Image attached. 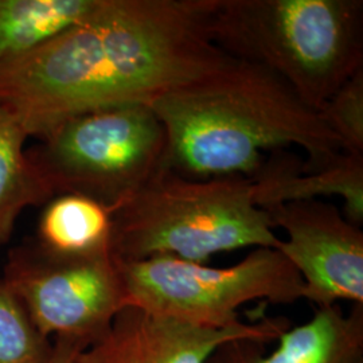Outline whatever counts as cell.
I'll list each match as a JSON object with an SVG mask.
<instances>
[{
	"mask_svg": "<svg viewBox=\"0 0 363 363\" xmlns=\"http://www.w3.org/2000/svg\"><path fill=\"white\" fill-rule=\"evenodd\" d=\"M277 340L267 355L265 343L234 339L206 363H363V304H354L349 313L337 304L316 308L307 323L288 328Z\"/></svg>",
	"mask_w": 363,
	"mask_h": 363,
	"instance_id": "30bf717a",
	"label": "cell"
},
{
	"mask_svg": "<svg viewBox=\"0 0 363 363\" xmlns=\"http://www.w3.org/2000/svg\"><path fill=\"white\" fill-rule=\"evenodd\" d=\"M268 213L249 178L191 179L164 167L113 213L111 255L116 261L152 257L206 264L242 247H277Z\"/></svg>",
	"mask_w": 363,
	"mask_h": 363,
	"instance_id": "277c9868",
	"label": "cell"
},
{
	"mask_svg": "<svg viewBox=\"0 0 363 363\" xmlns=\"http://www.w3.org/2000/svg\"><path fill=\"white\" fill-rule=\"evenodd\" d=\"M100 0H0V65L82 22Z\"/></svg>",
	"mask_w": 363,
	"mask_h": 363,
	"instance_id": "4fadbf2b",
	"label": "cell"
},
{
	"mask_svg": "<svg viewBox=\"0 0 363 363\" xmlns=\"http://www.w3.org/2000/svg\"><path fill=\"white\" fill-rule=\"evenodd\" d=\"M319 113L343 152L363 155V69L327 100Z\"/></svg>",
	"mask_w": 363,
	"mask_h": 363,
	"instance_id": "2e32d148",
	"label": "cell"
},
{
	"mask_svg": "<svg viewBox=\"0 0 363 363\" xmlns=\"http://www.w3.org/2000/svg\"><path fill=\"white\" fill-rule=\"evenodd\" d=\"M112 229L111 208L84 195H55L40 214L37 247L64 259L111 253Z\"/></svg>",
	"mask_w": 363,
	"mask_h": 363,
	"instance_id": "7c38bea8",
	"label": "cell"
},
{
	"mask_svg": "<svg viewBox=\"0 0 363 363\" xmlns=\"http://www.w3.org/2000/svg\"><path fill=\"white\" fill-rule=\"evenodd\" d=\"M288 328L286 318L267 316L213 328L125 306L104 334L79 352L76 363H206L226 342L256 339L267 345Z\"/></svg>",
	"mask_w": 363,
	"mask_h": 363,
	"instance_id": "9c48e42d",
	"label": "cell"
},
{
	"mask_svg": "<svg viewBox=\"0 0 363 363\" xmlns=\"http://www.w3.org/2000/svg\"><path fill=\"white\" fill-rule=\"evenodd\" d=\"M217 0H100L82 22L0 65V104L28 138L104 108L150 105L232 64L208 37Z\"/></svg>",
	"mask_w": 363,
	"mask_h": 363,
	"instance_id": "6da1fadb",
	"label": "cell"
},
{
	"mask_svg": "<svg viewBox=\"0 0 363 363\" xmlns=\"http://www.w3.org/2000/svg\"><path fill=\"white\" fill-rule=\"evenodd\" d=\"M52 352L25 308L7 286L0 281V363H46Z\"/></svg>",
	"mask_w": 363,
	"mask_h": 363,
	"instance_id": "9a60e30c",
	"label": "cell"
},
{
	"mask_svg": "<svg viewBox=\"0 0 363 363\" xmlns=\"http://www.w3.org/2000/svg\"><path fill=\"white\" fill-rule=\"evenodd\" d=\"M27 151L52 196H88L113 213L166 167L167 135L145 104L67 118Z\"/></svg>",
	"mask_w": 363,
	"mask_h": 363,
	"instance_id": "5b68a950",
	"label": "cell"
},
{
	"mask_svg": "<svg viewBox=\"0 0 363 363\" xmlns=\"http://www.w3.org/2000/svg\"><path fill=\"white\" fill-rule=\"evenodd\" d=\"M116 262L125 306L213 328L240 323L237 310L253 300L292 304L303 298L300 274L276 247H256L228 268L167 256Z\"/></svg>",
	"mask_w": 363,
	"mask_h": 363,
	"instance_id": "8992f818",
	"label": "cell"
},
{
	"mask_svg": "<svg viewBox=\"0 0 363 363\" xmlns=\"http://www.w3.org/2000/svg\"><path fill=\"white\" fill-rule=\"evenodd\" d=\"M89 345L73 339H57L52 346V352L46 363H76L78 355Z\"/></svg>",
	"mask_w": 363,
	"mask_h": 363,
	"instance_id": "e0dca14e",
	"label": "cell"
},
{
	"mask_svg": "<svg viewBox=\"0 0 363 363\" xmlns=\"http://www.w3.org/2000/svg\"><path fill=\"white\" fill-rule=\"evenodd\" d=\"M3 283L42 337L81 340L101 337L125 307V292L111 253L64 259L38 247L13 250Z\"/></svg>",
	"mask_w": 363,
	"mask_h": 363,
	"instance_id": "52a82bcc",
	"label": "cell"
},
{
	"mask_svg": "<svg viewBox=\"0 0 363 363\" xmlns=\"http://www.w3.org/2000/svg\"><path fill=\"white\" fill-rule=\"evenodd\" d=\"M286 240L279 247L303 280V298L316 308L340 300L363 304V233L340 210L320 199L265 210Z\"/></svg>",
	"mask_w": 363,
	"mask_h": 363,
	"instance_id": "ba28073f",
	"label": "cell"
},
{
	"mask_svg": "<svg viewBox=\"0 0 363 363\" xmlns=\"http://www.w3.org/2000/svg\"><path fill=\"white\" fill-rule=\"evenodd\" d=\"M150 108L167 135L166 167L191 179H250L267 151L291 145L306 152V169L343 152L319 112L271 72L238 60L159 96Z\"/></svg>",
	"mask_w": 363,
	"mask_h": 363,
	"instance_id": "7a4b0ae2",
	"label": "cell"
},
{
	"mask_svg": "<svg viewBox=\"0 0 363 363\" xmlns=\"http://www.w3.org/2000/svg\"><path fill=\"white\" fill-rule=\"evenodd\" d=\"M208 31L222 52L271 72L316 112L363 69L362 0H217Z\"/></svg>",
	"mask_w": 363,
	"mask_h": 363,
	"instance_id": "3957f363",
	"label": "cell"
},
{
	"mask_svg": "<svg viewBox=\"0 0 363 363\" xmlns=\"http://www.w3.org/2000/svg\"><path fill=\"white\" fill-rule=\"evenodd\" d=\"M27 138L19 120L0 104V245L9 242L25 208L45 205L52 198L25 151Z\"/></svg>",
	"mask_w": 363,
	"mask_h": 363,
	"instance_id": "5bb4252c",
	"label": "cell"
},
{
	"mask_svg": "<svg viewBox=\"0 0 363 363\" xmlns=\"http://www.w3.org/2000/svg\"><path fill=\"white\" fill-rule=\"evenodd\" d=\"M250 181L262 210L334 195L343 199V216L351 223H363V155L342 152L325 167L306 169V162L280 150L265 159Z\"/></svg>",
	"mask_w": 363,
	"mask_h": 363,
	"instance_id": "8fae6325",
	"label": "cell"
}]
</instances>
